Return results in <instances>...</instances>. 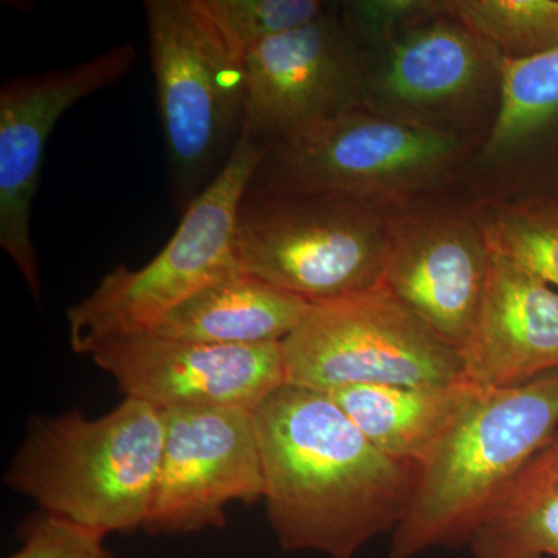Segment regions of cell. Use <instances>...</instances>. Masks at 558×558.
Segmentation results:
<instances>
[{
  "instance_id": "obj_22",
  "label": "cell",
  "mask_w": 558,
  "mask_h": 558,
  "mask_svg": "<svg viewBox=\"0 0 558 558\" xmlns=\"http://www.w3.org/2000/svg\"><path fill=\"white\" fill-rule=\"evenodd\" d=\"M223 49L244 64L264 40L317 20L328 3L319 0H193Z\"/></svg>"
},
{
  "instance_id": "obj_20",
  "label": "cell",
  "mask_w": 558,
  "mask_h": 558,
  "mask_svg": "<svg viewBox=\"0 0 558 558\" xmlns=\"http://www.w3.org/2000/svg\"><path fill=\"white\" fill-rule=\"evenodd\" d=\"M446 7L505 60L558 49V0H446Z\"/></svg>"
},
{
  "instance_id": "obj_4",
  "label": "cell",
  "mask_w": 558,
  "mask_h": 558,
  "mask_svg": "<svg viewBox=\"0 0 558 558\" xmlns=\"http://www.w3.org/2000/svg\"><path fill=\"white\" fill-rule=\"evenodd\" d=\"M481 142L411 126L355 105L267 146L250 186L343 197L398 213L453 190Z\"/></svg>"
},
{
  "instance_id": "obj_23",
  "label": "cell",
  "mask_w": 558,
  "mask_h": 558,
  "mask_svg": "<svg viewBox=\"0 0 558 558\" xmlns=\"http://www.w3.org/2000/svg\"><path fill=\"white\" fill-rule=\"evenodd\" d=\"M438 5L439 0H351L339 3L337 11L360 49L369 50Z\"/></svg>"
},
{
  "instance_id": "obj_13",
  "label": "cell",
  "mask_w": 558,
  "mask_h": 558,
  "mask_svg": "<svg viewBox=\"0 0 558 558\" xmlns=\"http://www.w3.org/2000/svg\"><path fill=\"white\" fill-rule=\"evenodd\" d=\"M242 131L269 146L360 105L363 53L330 7L244 61Z\"/></svg>"
},
{
  "instance_id": "obj_16",
  "label": "cell",
  "mask_w": 558,
  "mask_h": 558,
  "mask_svg": "<svg viewBox=\"0 0 558 558\" xmlns=\"http://www.w3.org/2000/svg\"><path fill=\"white\" fill-rule=\"evenodd\" d=\"M461 355L465 379L480 389L517 387L557 371V290L492 248L486 292Z\"/></svg>"
},
{
  "instance_id": "obj_24",
  "label": "cell",
  "mask_w": 558,
  "mask_h": 558,
  "mask_svg": "<svg viewBox=\"0 0 558 558\" xmlns=\"http://www.w3.org/2000/svg\"><path fill=\"white\" fill-rule=\"evenodd\" d=\"M106 535L43 513L22 531V546L9 558H113Z\"/></svg>"
},
{
  "instance_id": "obj_12",
  "label": "cell",
  "mask_w": 558,
  "mask_h": 558,
  "mask_svg": "<svg viewBox=\"0 0 558 558\" xmlns=\"http://www.w3.org/2000/svg\"><path fill=\"white\" fill-rule=\"evenodd\" d=\"M163 414V450L146 532L174 535L223 527L230 502L255 505L263 499V464L253 411Z\"/></svg>"
},
{
  "instance_id": "obj_3",
  "label": "cell",
  "mask_w": 558,
  "mask_h": 558,
  "mask_svg": "<svg viewBox=\"0 0 558 558\" xmlns=\"http://www.w3.org/2000/svg\"><path fill=\"white\" fill-rule=\"evenodd\" d=\"M163 440V411L137 399L97 418L78 411L35 417L5 483L44 513L130 534L148 521Z\"/></svg>"
},
{
  "instance_id": "obj_7",
  "label": "cell",
  "mask_w": 558,
  "mask_h": 558,
  "mask_svg": "<svg viewBox=\"0 0 558 558\" xmlns=\"http://www.w3.org/2000/svg\"><path fill=\"white\" fill-rule=\"evenodd\" d=\"M362 53L360 105L380 116L480 140L497 119L505 58L453 16L446 0Z\"/></svg>"
},
{
  "instance_id": "obj_18",
  "label": "cell",
  "mask_w": 558,
  "mask_h": 558,
  "mask_svg": "<svg viewBox=\"0 0 558 558\" xmlns=\"http://www.w3.org/2000/svg\"><path fill=\"white\" fill-rule=\"evenodd\" d=\"M478 388L450 385H362L328 392L366 439L399 461H428Z\"/></svg>"
},
{
  "instance_id": "obj_17",
  "label": "cell",
  "mask_w": 558,
  "mask_h": 558,
  "mask_svg": "<svg viewBox=\"0 0 558 558\" xmlns=\"http://www.w3.org/2000/svg\"><path fill=\"white\" fill-rule=\"evenodd\" d=\"M312 304L252 275H230L199 290L150 333L165 339L259 347L282 343Z\"/></svg>"
},
{
  "instance_id": "obj_2",
  "label": "cell",
  "mask_w": 558,
  "mask_h": 558,
  "mask_svg": "<svg viewBox=\"0 0 558 558\" xmlns=\"http://www.w3.org/2000/svg\"><path fill=\"white\" fill-rule=\"evenodd\" d=\"M558 433V369L517 387L480 389L418 470L389 558L458 549L512 480Z\"/></svg>"
},
{
  "instance_id": "obj_5",
  "label": "cell",
  "mask_w": 558,
  "mask_h": 558,
  "mask_svg": "<svg viewBox=\"0 0 558 558\" xmlns=\"http://www.w3.org/2000/svg\"><path fill=\"white\" fill-rule=\"evenodd\" d=\"M267 146L242 131L216 178L186 205L170 241L140 269L119 264L68 310L70 347L89 355L102 341L156 330L211 282L242 271L238 215Z\"/></svg>"
},
{
  "instance_id": "obj_10",
  "label": "cell",
  "mask_w": 558,
  "mask_h": 558,
  "mask_svg": "<svg viewBox=\"0 0 558 558\" xmlns=\"http://www.w3.org/2000/svg\"><path fill=\"white\" fill-rule=\"evenodd\" d=\"M490 263L478 204L453 189L392 213L381 284L461 352L478 317Z\"/></svg>"
},
{
  "instance_id": "obj_6",
  "label": "cell",
  "mask_w": 558,
  "mask_h": 558,
  "mask_svg": "<svg viewBox=\"0 0 558 558\" xmlns=\"http://www.w3.org/2000/svg\"><path fill=\"white\" fill-rule=\"evenodd\" d=\"M392 213L360 202L248 186L238 215L244 274L311 304L380 284Z\"/></svg>"
},
{
  "instance_id": "obj_8",
  "label": "cell",
  "mask_w": 558,
  "mask_h": 558,
  "mask_svg": "<svg viewBox=\"0 0 558 558\" xmlns=\"http://www.w3.org/2000/svg\"><path fill=\"white\" fill-rule=\"evenodd\" d=\"M145 13L171 179L179 199L191 202L241 137L244 64L227 53L193 0H146Z\"/></svg>"
},
{
  "instance_id": "obj_1",
  "label": "cell",
  "mask_w": 558,
  "mask_h": 558,
  "mask_svg": "<svg viewBox=\"0 0 558 558\" xmlns=\"http://www.w3.org/2000/svg\"><path fill=\"white\" fill-rule=\"evenodd\" d=\"M253 414L263 501L282 549L357 558L398 529L421 468L374 447L328 392L286 384Z\"/></svg>"
},
{
  "instance_id": "obj_14",
  "label": "cell",
  "mask_w": 558,
  "mask_h": 558,
  "mask_svg": "<svg viewBox=\"0 0 558 558\" xmlns=\"http://www.w3.org/2000/svg\"><path fill=\"white\" fill-rule=\"evenodd\" d=\"M89 355L124 398L160 411H255L286 385L282 343L216 347L142 333L102 341Z\"/></svg>"
},
{
  "instance_id": "obj_9",
  "label": "cell",
  "mask_w": 558,
  "mask_h": 558,
  "mask_svg": "<svg viewBox=\"0 0 558 558\" xmlns=\"http://www.w3.org/2000/svg\"><path fill=\"white\" fill-rule=\"evenodd\" d=\"M286 384L332 392L362 385L429 387L465 379L461 352L377 284L312 304L282 341Z\"/></svg>"
},
{
  "instance_id": "obj_21",
  "label": "cell",
  "mask_w": 558,
  "mask_h": 558,
  "mask_svg": "<svg viewBox=\"0 0 558 558\" xmlns=\"http://www.w3.org/2000/svg\"><path fill=\"white\" fill-rule=\"evenodd\" d=\"M476 204L492 248L558 292V199Z\"/></svg>"
},
{
  "instance_id": "obj_11",
  "label": "cell",
  "mask_w": 558,
  "mask_h": 558,
  "mask_svg": "<svg viewBox=\"0 0 558 558\" xmlns=\"http://www.w3.org/2000/svg\"><path fill=\"white\" fill-rule=\"evenodd\" d=\"M137 60L132 44L61 70L7 80L0 89V247L40 299L32 208L47 142L76 102L119 83Z\"/></svg>"
},
{
  "instance_id": "obj_15",
  "label": "cell",
  "mask_w": 558,
  "mask_h": 558,
  "mask_svg": "<svg viewBox=\"0 0 558 558\" xmlns=\"http://www.w3.org/2000/svg\"><path fill=\"white\" fill-rule=\"evenodd\" d=\"M454 190L475 202L558 199V49L505 60L497 119Z\"/></svg>"
},
{
  "instance_id": "obj_19",
  "label": "cell",
  "mask_w": 558,
  "mask_h": 558,
  "mask_svg": "<svg viewBox=\"0 0 558 558\" xmlns=\"http://www.w3.org/2000/svg\"><path fill=\"white\" fill-rule=\"evenodd\" d=\"M473 558H558V433L488 510Z\"/></svg>"
}]
</instances>
